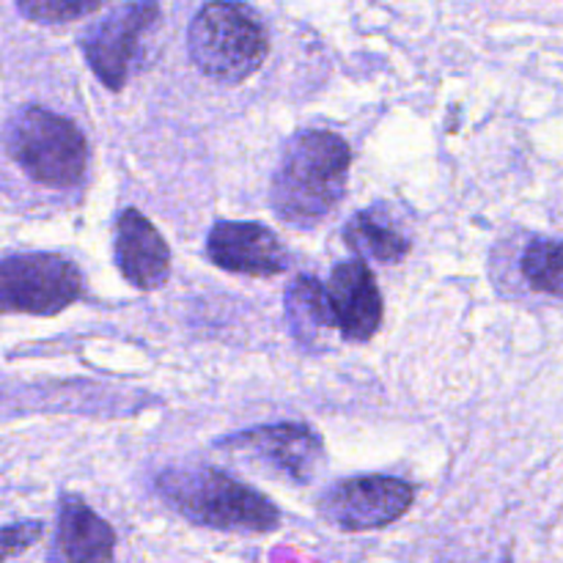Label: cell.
Wrapping results in <instances>:
<instances>
[{"label": "cell", "instance_id": "cell-1", "mask_svg": "<svg viewBox=\"0 0 563 563\" xmlns=\"http://www.w3.org/2000/svg\"><path fill=\"white\" fill-rule=\"evenodd\" d=\"M350 163V146L335 132H297L286 143L269 185L275 214L295 229L317 225L344 196Z\"/></svg>", "mask_w": 563, "mask_h": 563}, {"label": "cell", "instance_id": "cell-2", "mask_svg": "<svg viewBox=\"0 0 563 563\" xmlns=\"http://www.w3.org/2000/svg\"><path fill=\"white\" fill-rule=\"evenodd\" d=\"M157 493L192 526L214 531L269 533L280 522L267 495L218 467H170L157 476Z\"/></svg>", "mask_w": 563, "mask_h": 563}, {"label": "cell", "instance_id": "cell-3", "mask_svg": "<svg viewBox=\"0 0 563 563\" xmlns=\"http://www.w3.org/2000/svg\"><path fill=\"white\" fill-rule=\"evenodd\" d=\"M3 146L9 157L38 185L69 190L86 179V135L75 121L53 110L36 104L16 110L3 126Z\"/></svg>", "mask_w": 563, "mask_h": 563}, {"label": "cell", "instance_id": "cell-4", "mask_svg": "<svg viewBox=\"0 0 563 563\" xmlns=\"http://www.w3.org/2000/svg\"><path fill=\"white\" fill-rule=\"evenodd\" d=\"M187 49L198 69L218 82H242L269 53L262 20L245 5L209 3L187 27Z\"/></svg>", "mask_w": 563, "mask_h": 563}, {"label": "cell", "instance_id": "cell-5", "mask_svg": "<svg viewBox=\"0 0 563 563\" xmlns=\"http://www.w3.org/2000/svg\"><path fill=\"white\" fill-rule=\"evenodd\" d=\"M86 289L82 273L58 253H20L0 258V313L53 317L77 302Z\"/></svg>", "mask_w": 563, "mask_h": 563}, {"label": "cell", "instance_id": "cell-6", "mask_svg": "<svg viewBox=\"0 0 563 563\" xmlns=\"http://www.w3.org/2000/svg\"><path fill=\"white\" fill-rule=\"evenodd\" d=\"M218 449L242 462H258L275 476L308 484L322 465V440L306 423H269L218 440Z\"/></svg>", "mask_w": 563, "mask_h": 563}, {"label": "cell", "instance_id": "cell-7", "mask_svg": "<svg viewBox=\"0 0 563 563\" xmlns=\"http://www.w3.org/2000/svg\"><path fill=\"white\" fill-rule=\"evenodd\" d=\"M416 500V487L394 476H357L335 482L322 495V517L341 531H377L401 520Z\"/></svg>", "mask_w": 563, "mask_h": 563}, {"label": "cell", "instance_id": "cell-8", "mask_svg": "<svg viewBox=\"0 0 563 563\" xmlns=\"http://www.w3.org/2000/svg\"><path fill=\"white\" fill-rule=\"evenodd\" d=\"M159 16L157 3H126L104 14L82 38V53L93 75L110 88L121 91L143 55V36Z\"/></svg>", "mask_w": 563, "mask_h": 563}, {"label": "cell", "instance_id": "cell-9", "mask_svg": "<svg viewBox=\"0 0 563 563\" xmlns=\"http://www.w3.org/2000/svg\"><path fill=\"white\" fill-rule=\"evenodd\" d=\"M207 256L220 269L253 278H273L289 269V251L262 223H214L207 236Z\"/></svg>", "mask_w": 563, "mask_h": 563}, {"label": "cell", "instance_id": "cell-10", "mask_svg": "<svg viewBox=\"0 0 563 563\" xmlns=\"http://www.w3.org/2000/svg\"><path fill=\"white\" fill-rule=\"evenodd\" d=\"M335 330L352 344L372 341L383 322V295L363 262H341L324 286Z\"/></svg>", "mask_w": 563, "mask_h": 563}, {"label": "cell", "instance_id": "cell-11", "mask_svg": "<svg viewBox=\"0 0 563 563\" xmlns=\"http://www.w3.org/2000/svg\"><path fill=\"white\" fill-rule=\"evenodd\" d=\"M115 264L135 289H159L170 275V251L152 220L124 209L115 220Z\"/></svg>", "mask_w": 563, "mask_h": 563}, {"label": "cell", "instance_id": "cell-12", "mask_svg": "<svg viewBox=\"0 0 563 563\" xmlns=\"http://www.w3.org/2000/svg\"><path fill=\"white\" fill-rule=\"evenodd\" d=\"M115 533L86 500L64 495L58 504L49 563H113Z\"/></svg>", "mask_w": 563, "mask_h": 563}, {"label": "cell", "instance_id": "cell-13", "mask_svg": "<svg viewBox=\"0 0 563 563\" xmlns=\"http://www.w3.org/2000/svg\"><path fill=\"white\" fill-rule=\"evenodd\" d=\"M286 322L300 344L319 346L330 330H335L324 286L311 275H300L286 286Z\"/></svg>", "mask_w": 563, "mask_h": 563}, {"label": "cell", "instance_id": "cell-14", "mask_svg": "<svg viewBox=\"0 0 563 563\" xmlns=\"http://www.w3.org/2000/svg\"><path fill=\"white\" fill-rule=\"evenodd\" d=\"M344 240L361 256L396 264L410 253V240L383 209H363L344 225Z\"/></svg>", "mask_w": 563, "mask_h": 563}, {"label": "cell", "instance_id": "cell-15", "mask_svg": "<svg viewBox=\"0 0 563 563\" xmlns=\"http://www.w3.org/2000/svg\"><path fill=\"white\" fill-rule=\"evenodd\" d=\"M520 267L533 289L563 297V240H533Z\"/></svg>", "mask_w": 563, "mask_h": 563}, {"label": "cell", "instance_id": "cell-16", "mask_svg": "<svg viewBox=\"0 0 563 563\" xmlns=\"http://www.w3.org/2000/svg\"><path fill=\"white\" fill-rule=\"evenodd\" d=\"M102 9V3L91 0V3H69V0H20L16 3V11L22 16L33 22H71V20H80V16L93 14V11Z\"/></svg>", "mask_w": 563, "mask_h": 563}, {"label": "cell", "instance_id": "cell-17", "mask_svg": "<svg viewBox=\"0 0 563 563\" xmlns=\"http://www.w3.org/2000/svg\"><path fill=\"white\" fill-rule=\"evenodd\" d=\"M38 537H42V522H16L0 528V561L25 553L38 542Z\"/></svg>", "mask_w": 563, "mask_h": 563}]
</instances>
